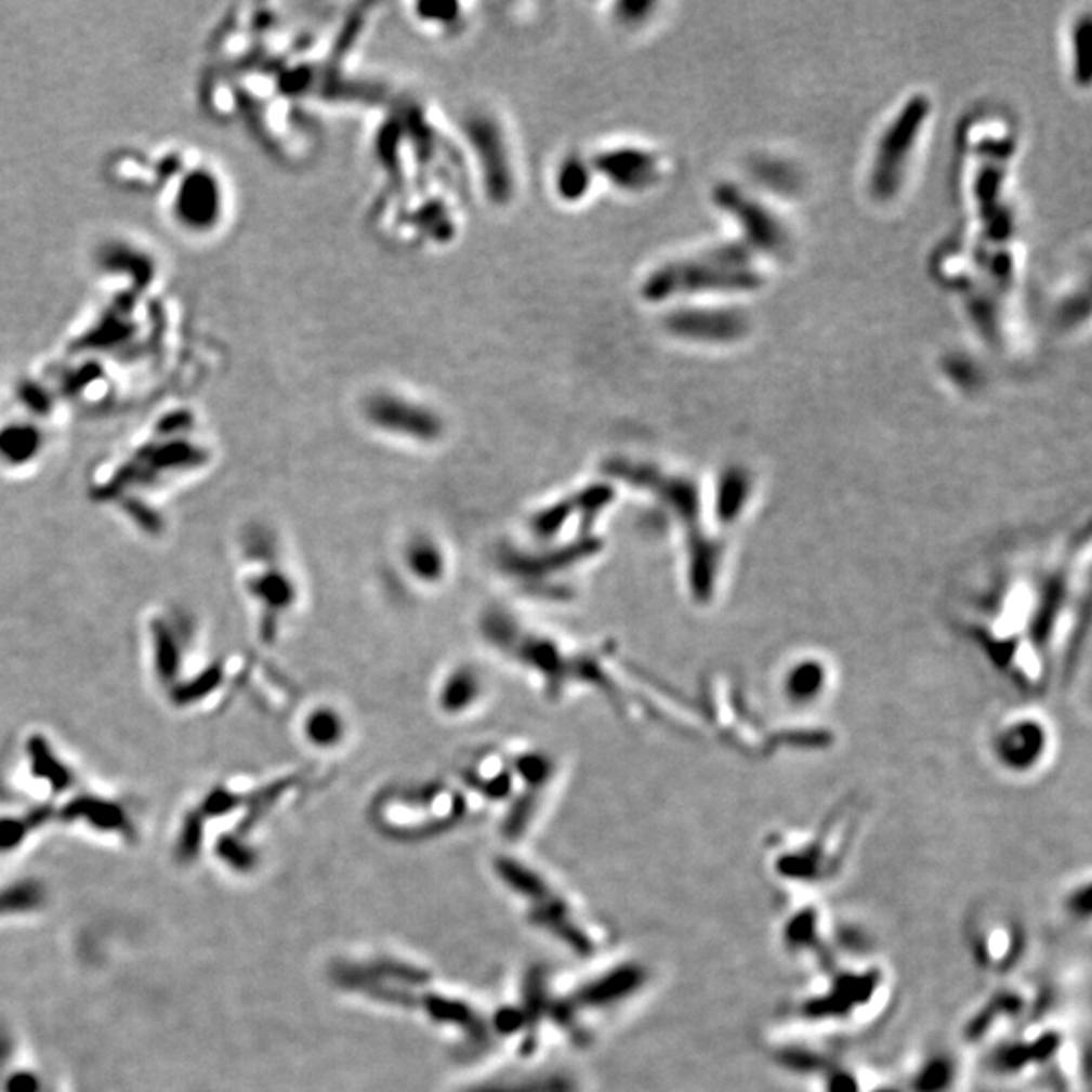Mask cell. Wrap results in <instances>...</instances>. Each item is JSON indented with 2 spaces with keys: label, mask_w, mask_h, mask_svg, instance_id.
Wrapping results in <instances>:
<instances>
[{
  "label": "cell",
  "mask_w": 1092,
  "mask_h": 1092,
  "mask_svg": "<svg viewBox=\"0 0 1092 1092\" xmlns=\"http://www.w3.org/2000/svg\"><path fill=\"white\" fill-rule=\"evenodd\" d=\"M898 996L893 965L866 947H852L805 973L765 1031L844 1050L882 1030L898 1008Z\"/></svg>",
  "instance_id": "6da1fadb"
},
{
  "label": "cell",
  "mask_w": 1092,
  "mask_h": 1092,
  "mask_svg": "<svg viewBox=\"0 0 1092 1092\" xmlns=\"http://www.w3.org/2000/svg\"><path fill=\"white\" fill-rule=\"evenodd\" d=\"M854 819L836 816L812 833L777 836L765 846V870L781 894L824 896L846 872Z\"/></svg>",
  "instance_id": "7a4b0ae2"
},
{
  "label": "cell",
  "mask_w": 1092,
  "mask_h": 1092,
  "mask_svg": "<svg viewBox=\"0 0 1092 1092\" xmlns=\"http://www.w3.org/2000/svg\"><path fill=\"white\" fill-rule=\"evenodd\" d=\"M1080 1040L1075 1024L1062 1014L1056 1003L1008 1040L982 1054L985 1073L996 1080V1087L1030 1089L1040 1082H1048L1050 1087L1062 1062Z\"/></svg>",
  "instance_id": "3957f363"
},
{
  "label": "cell",
  "mask_w": 1092,
  "mask_h": 1092,
  "mask_svg": "<svg viewBox=\"0 0 1092 1092\" xmlns=\"http://www.w3.org/2000/svg\"><path fill=\"white\" fill-rule=\"evenodd\" d=\"M1056 1001L1054 987L1024 975L994 982L975 998L959 1022L957 1042L961 1052L982 1056L1022 1030L1034 1017L1054 1008Z\"/></svg>",
  "instance_id": "277c9868"
},
{
  "label": "cell",
  "mask_w": 1092,
  "mask_h": 1092,
  "mask_svg": "<svg viewBox=\"0 0 1092 1092\" xmlns=\"http://www.w3.org/2000/svg\"><path fill=\"white\" fill-rule=\"evenodd\" d=\"M963 947L991 984L1022 975L1030 957V929L1022 915L996 898L971 905L963 917Z\"/></svg>",
  "instance_id": "5b68a950"
},
{
  "label": "cell",
  "mask_w": 1092,
  "mask_h": 1092,
  "mask_svg": "<svg viewBox=\"0 0 1092 1092\" xmlns=\"http://www.w3.org/2000/svg\"><path fill=\"white\" fill-rule=\"evenodd\" d=\"M775 937L785 959L810 973L852 947L833 908L817 894H781Z\"/></svg>",
  "instance_id": "8992f818"
},
{
  "label": "cell",
  "mask_w": 1092,
  "mask_h": 1092,
  "mask_svg": "<svg viewBox=\"0 0 1092 1092\" xmlns=\"http://www.w3.org/2000/svg\"><path fill=\"white\" fill-rule=\"evenodd\" d=\"M759 284L761 277L749 267V249L724 244L688 262L663 265L647 279L644 295L647 300H666L696 290H751Z\"/></svg>",
  "instance_id": "52a82bcc"
},
{
  "label": "cell",
  "mask_w": 1092,
  "mask_h": 1092,
  "mask_svg": "<svg viewBox=\"0 0 1092 1092\" xmlns=\"http://www.w3.org/2000/svg\"><path fill=\"white\" fill-rule=\"evenodd\" d=\"M926 111L929 100L924 95H912L880 140L872 170V188L878 197H891L896 190L905 160L910 153V144L917 139Z\"/></svg>",
  "instance_id": "ba28073f"
},
{
  "label": "cell",
  "mask_w": 1092,
  "mask_h": 1092,
  "mask_svg": "<svg viewBox=\"0 0 1092 1092\" xmlns=\"http://www.w3.org/2000/svg\"><path fill=\"white\" fill-rule=\"evenodd\" d=\"M905 1092H955L963 1078V1052L929 1044L896 1073Z\"/></svg>",
  "instance_id": "9c48e42d"
},
{
  "label": "cell",
  "mask_w": 1092,
  "mask_h": 1092,
  "mask_svg": "<svg viewBox=\"0 0 1092 1092\" xmlns=\"http://www.w3.org/2000/svg\"><path fill=\"white\" fill-rule=\"evenodd\" d=\"M716 199L728 213H733L739 219L742 229L751 237L754 246L769 249V251L784 249L787 244L784 227L756 200L747 199L745 193H740L739 188H728V186H723L719 190Z\"/></svg>",
  "instance_id": "30bf717a"
},
{
  "label": "cell",
  "mask_w": 1092,
  "mask_h": 1092,
  "mask_svg": "<svg viewBox=\"0 0 1092 1092\" xmlns=\"http://www.w3.org/2000/svg\"><path fill=\"white\" fill-rule=\"evenodd\" d=\"M668 328L686 339L724 340L739 339L747 330V320L733 310H684L668 316Z\"/></svg>",
  "instance_id": "8fae6325"
},
{
  "label": "cell",
  "mask_w": 1092,
  "mask_h": 1092,
  "mask_svg": "<svg viewBox=\"0 0 1092 1092\" xmlns=\"http://www.w3.org/2000/svg\"><path fill=\"white\" fill-rule=\"evenodd\" d=\"M369 416L374 423L383 425L386 430L403 431L411 435H421L430 439L439 433V419L431 416L430 411L411 405L407 400L395 399V397H379L372 400L369 407Z\"/></svg>",
  "instance_id": "7c38bea8"
},
{
  "label": "cell",
  "mask_w": 1092,
  "mask_h": 1092,
  "mask_svg": "<svg viewBox=\"0 0 1092 1092\" xmlns=\"http://www.w3.org/2000/svg\"><path fill=\"white\" fill-rule=\"evenodd\" d=\"M600 169L614 176V181L623 186H644L656 176V160L654 156L640 150H619L611 155L600 156Z\"/></svg>",
  "instance_id": "4fadbf2b"
},
{
  "label": "cell",
  "mask_w": 1092,
  "mask_h": 1092,
  "mask_svg": "<svg viewBox=\"0 0 1092 1092\" xmlns=\"http://www.w3.org/2000/svg\"><path fill=\"white\" fill-rule=\"evenodd\" d=\"M1062 923L1070 929H1087L1091 924V877L1078 874L1062 886L1056 900Z\"/></svg>",
  "instance_id": "5bb4252c"
},
{
  "label": "cell",
  "mask_w": 1092,
  "mask_h": 1092,
  "mask_svg": "<svg viewBox=\"0 0 1092 1092\" xmlns=\"http://www.w3.org/2000/svg\"><path fill=\"white\" fill-rule=\"evenodd\" d=\"M1091 45V18L1084 16L1078 25L1077 31H1075V47L1080 49L1078 51L1075 62H1077L1078 69H1080V79L1087 81L1089 78V67H1087V62H1089V53H1087V47Z\"/></svg>",
  "instance_id": "9a60e30c"
},
{
  "label": "cell",
  "mask_w": 1092,
  "mask_h": 1092,
  "mask_svg": "<svg viewBox=\"0 0 1092 1092\" xmlns=\"http://www.w3.org/2000/svg\"><path fill=\"white\" fill-rule=\"evenodd\" d=\"M982 1092H1044V1091H1038L1036 1087H1030V1089H1010V1087H996V1089H985V1091Z\"/></svg>",
  "instance_id": "2e32d148"
}]
</instances>
